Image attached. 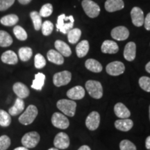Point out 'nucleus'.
<instances>
[{
  "label": "nucleus",
  "mask_w": 150,
  "mask_h": 150,
  "mask_svg": "<svg viewBox=\"0 0 150 150\" xmlns=\"http://www.w3.org/2000/svg\"><path fill=\"white\" fill-rule=\"evenodd\" d=\"M144 25H145V28L147 31H150V13L147 15V16L145 18Z\"/></svg>",
  "instance_id": "nucleus-42"
},
{
  "label": "nucleus",
  "mask_w": 150,
  "mask_h": 150,
  "mask_svg": "<svg viewBox=\"0 0 150 150\" xmlns=\"http://www.w3.org/2000/svg\"><path fill=\"white\" fill-rule=\"evenodd\" d=\"M1 59L3 63L9 65H16L18 62V56L13 51H11V50H8L3 53Z\"/></svg>",
  "instance_id": "nucleus-24"
},
{
  "label": "nucleus",
  "mask_w": 150,
  "mask_h": 150,
  "mask_svg": "<svg viewBox=\"0 0 150 150\" xmlns=\"http://www.w3.org/2000/svg\"><path fill=\"white\" fill-rule=\"evenodd\" d=\"M78 150H91V147L88 145H83L81 147H80L79 148Z\"/></svg>",
  "instance_id": "nucleus-45"
},
{
  "label": "nucleus",
  "mask_w": 150,
  "mask_h": 150,
  "mask_svg": "<svg viewBox=\"0 0 150 150\" xmlns=\"http://www.w3.org/2000/svg\"><path fill=\"white\" fill-rule=\"evenodd\" d=\"M40 140V135L36 131H31L24 135L22 138L21 142L23 147L31 149L34 148L39 143Z\"/></svg>",
  "instance_id": "nucleus-5"
},
{
  "label": "nucleus",
  "mask_w": 150,
  "mask_h": 150,
  "mask_svg": "<svg viewBox=\"0 0 150 150\" xmlns=\"http://www.w3.org/2000/svg\"><path fill=\"white\" fill-rule=\"evenodd\" d=\"M56 106L65 115L74 117L76 112V103L73 100L63 99H60L56 103Z\"/></svg>",
  "instance_id": "nucleus-2"
},
{
  "label": "nucleus",
  "mask_w": 150,
  "mask_h": 150,
  "mask_svg": "<svg viewBox=\"0 0 150 150\" xmlns=\"http://www.w3.org/2000/svg\"><path fill=\"white\" fill-rule=\"evenodd\" d=\"M11 145V139L6 135L0 136V150H6Z\"/></svg>",
  "instance_id": "nucleus-40"
},
{
  "label": "nucleus",
  "mask_w": 150,
  "mask_h": 150,
  "mask_svg": "<svg viewBox=\"0 0 150 150\" xmlns=\"http://www.w3.org/2000/svg\"><path fill=\"white\" fill-rule=\"evenodd\" d=\"M41 29H42V33L44 35H50L52 33L54 29V24L52 23V22L47 20L45 21L42 24L41 27Z\"/></svg>",
  "instance_id": "nucleus-35"
},
{
  "label": "nucleus",
  "mask_w": 150,
  "mask_h": 150,
  "mask_svg": "<svg viewBox=\"0 0 150 150\" xmlns=\"http://www.w3.org/2000/svg\"><path fill=\"white\" fill-rule=\"evenodd\" d=\"M89 51V42L88 40H82L76 47V55L79 58H83L87 55Z\"/></svg>",
  "instance_id": "nucleus-26"
},
{
  "label": "nucleus",
  "mask_w": 150,
  "mask_h": 150,
  "mask_svg": "<svg viewBox=\"0 0 150 150\" xmlns=\"http://www.w3.org/2000/svg\"><path fill=\"white\" fill-rule=\"evenodd\" d=\"M38 110L34 105H29L23 113L19 117V122L24 125H31L37 117Z\"/></svg>",
  "instance_id": "nucleus-4"
},
{
  "label": "nucleus",
  "mask_w": 150,
  "mask_h": 150,
  "mask_svg": "<svg viewBox=\"0 0 150 150\" xmlns=\"http://www.w3.org/2000/svg\"><path fill=\"white\" fill-rule=\"evenodd\" d=\"M100 124V115L98 112L93 111L88 115L86 120V126L89 130L95 131Z\"/></svg>",
  "instance_id": "nucleus-11"
},
{
  "label": "nucleus",
  "mask_w": 150,
  "mask_h": 150,
  "mask_svg": "<svg viewBox=\"0 0 150 150\" xmlns=\"http://www.w3.org/2000/svg\"><path fill=\"white\" fill-rule=\"evenodd\" d=\"M53 12V6L51 4H46L43 5L42 8H40L39 14L41 17H44V18H47V17L50 16Z\"/></svg>",
  "instance_id": "nucleus-36"
},
{
  "label": "nucleus",
  "mask_w": 150,
  "mask_h": 150,
  "mask_svg": "<svg viewBox=\"0 0 150 150\" xmlns=\"http://www.w3.org/2000/svg\"><path fill=\"white\" fill-rule=\"evenodd\" d=\"M13 150H29V149L24 147H18L16 148V149H14Z\"/></svg>",
  "instance_id": "nucleus-47"
},
{
  "label": "nucleus",
  "mask_w": 150,
  "mask_h": 150,
  "mask_svg": "<svg viewBox=\"0 0 150 150\" xmlns=\"http://www.w3.org/2000/svg\"><path fill=\"white\" fill-rule=\"evenodd\" d=\"M71 79H72V74L67 70L56 73L53 76L54 84L56 87L67 85L70 83Z\"/></svg>",
  "instance_id": "nucleus-8"
},
{
  "label": "nucleus",
  "mask_w": 150,
  "mask_h": 150,
  "mask_svg": "<svg viewBox=\"0 0 150 150\" xmlns=\"http://www.w3.org/2000/svg\"><path fill=\"white\" fill-rule=\"evenodd\" d=\"M85 66L88 70L95 73L102 72L103 69L102 64L97 60L93 59H88L85 63Z\"/></svg>",
  "instance_id": "nucleus-25"
},
{
  "label": "nucleus",
  "mask_w": 150,
  "mask_h": 150,
  "mask_svg": "<svg viewBox=\"0 0 150 150\" xmlns=\"http://www.w3.org/2000/svg\"><path fill=\"white\" fill-rule=\"evenodd\" d=\"M24 106H25V104H24L23 99L18 97V98L16 99V102H15L13 106L9 108L8 113L10 114L11 116L18 115L23 111L24 109Z\"/></svg>",
  "instance_id": "nucleus-22"
},
{
  "label": "nucleus",
  "mask_w": 150,
  "mask_h": 150,
  "mask_svg": "<svg viewBox=\"0 0 150 150\" xmlns=\"http://www.w3.org/2000/svg\"><path fill=\"white\" fill-rule=\"evenodd\" d=\"M47 57L49 61L56 65H63L64 63V58L59 52L54 50H50L47 52Z\"/></svg>",
  "instance_id": "nucleus-23"
},
{
  "label": "nucleus",
  "mask_w": 150,
  "mask_h": 150,
  "mask_svg": "<svg viewBox=\"0 0 150 150\" xmlns=\"http://www.w3.org/2000/svg\"><path fill=\"white\" fill-rule=\"evenodd\" d=\"M149 120H150V105H149Z\"/></svg>",
  "instance_id": "nucleus-49"
},
{
  "label": "nucleus",
  "mask_w": 150,
  "mask_h": 150,
  "mask_svg": "<svg viewBox=\"0 0 150 150\" xmlns=\"http://www.w3.org/2000/svg\"><path fill=\"white\" fill-rule=\"evenodd\" d=\"M114 112L115 115L120 119H126L130 117L131 112L122 103H117L114 106Z\"/></svg>",
  "instance_id": "nucleus-18"
},
{
  "label": "nucleus",
  "mask_w": 150,
  "mask_h": 150,
  "mask_svg": "<svg viewBox=\"0 0 150 150\" xmlns=\"http://www.w3.org/2000/svg\"><path fill=\"white\" fill-rule=\"evenodd\" d=\"M110 35L112 38L116 40H125L129 36V31L127 27L120 26V27H116L112 29Z\"/></svg>",
  "instance_id": "nucleus-13"
},
{
  "label": "nucleus",
  "mask_w": 150,
  "mask_h": 150,
  "mask_svg": "<svg viewBox=\"0 0 150 150\" xmlns=\"http://www.w3.org/2000/svg\"><path fill=\"white\" fill-rule=\"evenodd\" d=\"M133 126H134V122L131 119H129V118L117 120L115 122V128L117 130L124 131V132L131 130Z\"/></svg>",
  "instance_id": "nucleus-20"
},
{
  "label": "nucleus",
  "mask_w": 150,
  "mask_h": 150,
  "mask_svg": "<svg viewBox=\"0 0 150 150\" xmlns=\"http://www.w3.org/2000/svg\"><path fill=\"white\" fill-rule=\"evenodd\" d=\"M19 57L22 61H27L31 59L33 55V52L30 47H23L19 50L18 52Z\"/></svg>",
  "instance_id": "nucleus-31"
},
{
  "label": "nucleus",
  "mask_w": 150,
  "mask_h": 150,
  "mask_svg": "<svg viewBox=\"0 0 150 150\" xmlns=\"http://www.w3.org/2000/svg\"><path fill=\"white\" fill-rule=\"evenodd\" d=\"M131 17L133 24L136 27H140L144 24V13L143 11L139 7H134L131 11Z\"/></svg>",
  "instance_id": "nucleus-12"
},
{
  "label": "nucleus",
  "mask_w": 150,
  "mask_h": 150,
  "mask_svg": "<svg viewBox=\"0 0 150 150\" xmlns=\"http://www.w3.org/2000/svg\"><path fill=\"white\" fill-rule=\"evenodd\" d=\"M125 70V66L120 61H113L110 63L106 67V71L111 76H119L123 74Z\"/></svg>",
  "instance_id": "nucleus-10"
},
{
  "label": "nucleus",
  "mask_w": 150,
  "mask_h": 150,
  "mask_svg": "<svg viewBox=\"0 0 150 150\" xmlns=\"http://www.w3.org/2000/svg\"><path fill=\"white\" fill-rule=\"evenodd\" d=\"M124 7L125 4L122 0H106L105 2V9L110 13L122 10Z\"/></svg>",
  "instance_id": "nucleus-17"
},
{
  "label": "nucleus",
  "mask_w": 150,
  "mask_h": 150,
  "mask_svg": "<svg viewBox=\"0 0 150 150\" xmlns=\"http://www.w3.org/2000/svg\"><path fill=\"white\" fill-rule=\"evenodd\" d=\"M13 90L16 95H17L19 98L25 99L29 97L30 91L29 89L25 84L20 83V82H17L13 86Z\"/></svg>",
  "instance_id": "nucleus-15"
},
{
  "label": "nucleus",
  "mask_w": 150,
  "mask_h": 150,
  "mask_svg": "<svg viewBox=\"0 0 150 150\" xmlns=\"http://www.w3.org/2000/svg\"><path fill=\"white\" fill-rule=\"evenodd\" d=\"M67 96L72 100H79L85 97V89L81 86H74L67 92Z\"/></svg>",
  "instance_id": "nucleus-14"
},
{
  "label": "nucleus",
  "mask_w": 150,
  "mask_h": 150,
  "mask_svg": "<svg viewBox=\"0 0 150 150\" xmlns=\"http://www.w3.org/2000/svg\"><path fill=\"white\" fill-rule=\"evenodd\" d=\"M139 86L146 92L150 93V78L148 76H142L139 79Z\"/></svg>",
  "instance_id": "nucleus-38"
},
{
  "label": "nucleus",
  "mask_w": 150,
  "mask_h": 150,
  "mask_svg": "<svg viewBox=\"0 0 150 150\" xmlns=\"http://www.w3.org/2000/svg\"><path fill=\"white\" fill-rule=\"evenodd\" d=\"M145 70L148 73H149V74H150V61L149 62V63H147V64L146 65Z\"/></svg>",
  "instance_id": "nucleus-46"
},
{
  "label": "nucleus",
  "mask_w": 150,
  "mask_h": 150,
  "mask_svg": "<svg viewBox=\"0 0 150 150\" xmlns=\"http://www.w3.org/2000/svg\"><path fill=\"white\" fill-rule=\"evenodd\" d=\"M48 150H59V149H57V148L56 147H52L50 148V149H49Z\"/></svg>",
  "instance_id": "nucleus-48"
},
{
  "label": "nucleus",
  "mask_w": 150,
  "mask_h": 150,
  "mask_svg": "<svg viewBox=\"0 0 150 150\" xmlns=\"http://www.w3.org/2000/svg\"><path fill=\"white\" fill-rule=\"evenodd\" d=\"M70 138L68 135L64 132H60L55 136L54 145L59 149H65L70 146Z\"/></svg>",
  "instance_id": "nucleus-9"
},
{
  "label": "nucleus",
  "mask_w": 150,
  "mask_h": 150,
  "mask_svg": "<svg viewBox=\"0 0 150 150\" xmlns=\"http://www.w3.org/2000/svg\"><path fill=\"white\" fill-rule=\"evenodd\" d=\"M120 150H137L136 145L129 140H123L120 143Z\"/></svg>",
  "instance_id": "nucleus-39"
},
{
  "label": "nucleus",
  "mask_w": 150,
  "mask_h": 150,
  "mask_svg": "<svg viewBox=\"0 0 150 150\" xmlns=\"http://www.w3.org/2000/svg\"><path fill=\"white\" fill-rule=\"evenodd\" d=\"M34 65L35 68L42 69L46 65V60L42 54H37L34 58Z\"/></svg>",
  "instance_id": "nucleus-37"
},
{
  "label": "nucleus",
  "mask_w": 150,
  "mask_h": 150,
  "mask_svg": "<svg viewBox=\"0 0 150 150\" xmlns=\"http://www.w3.org/2000/svg\"><path fill=\"white\" fill-rule=\"evenodd\" d=\"M13 38L8 33L5 31H0V47H6L11 45Z\"/></svg>",
  "instance_id": "nucleus-30"
},
{
  "label": "nucleus",
  "mask_w": 150,
  "mask_h": 150,
  "mask_svg": "<svg viewBox=\"0 0 150 150\" xmlns=\"http://www.w3.org/2000/svg\"><path fill=\"white\" fill-rule=\"evenodd\" d=\"M45 81V75L41 72L38 73L35 75V79L31 84V88L36 91H41L44 86Z\"/></svg>",
  "instance_id": "nucleus-27"
},
{
  "label": "nucleus",
  "mask_w": 150,
  "mask_h": 150,
  "mask_svg": "<svg viewBox=\"0 0 150 150\" xmlns=\"http://www.w3.org/2000/svg\"><path fill=\"white\" fill-rule=\"evenodd\" d=\"M145 147L147 148V149L150 150V136H148L147 138H146L145 140Z\"/></svg>",
  "instance_id": "nucleus-43"
},
{
  "label": "nucleus",
  "mask_w": 150,
  "mask_h": 150,
  "mask_svg": "<svg viewBox=\"0 0 150 150\" xmlns=\"http://www.w3.org/2000/svg\"><path fill=\"white\" fill-rule=\"evenodd\" d=\"M81 5L86 14L89 18H95L99 15L100 8L93 1H91V0H83Z\"/></svg>",
  "instance_id": "nucleus-6"
},
{
  "label": "nucleus",
  "mask_w": 150,
  "mask_h": 150,
  "mask_svg": "<svg viewBox=\"0 0 150 150\" xmlns=\"http://www.w3.org/2000/svg\"><path fill=\"white\" fill-rule=\"evenodd\" d=\"M101 50L104 54H116L119 51V47L115 42L112 40H105L101 47Z\"/></svg>",
  "instance_id": "nucleus-19"
},
{
  "label": "nucleus",
  "mask_w": 150,
  "mask_h": 150,
  "mask_svg": "<svg viewBox=\"0 0 150 150\" xmlns=\"http://www.w3.org/2000/svg\"><path fill=\"white\" fill-rule=\"evenodd\" d=\"M13 33L18 40H25L27 38V33L23 28L20 26H16L13 28Z\"/></svg>",
  "instance_id": "nucleus-34"
},
{
  "label": "nucleus",
  "mask_w": 150,
  "mask_h": 150,
  "mask_svg": "<svg viewBox=\"0 0 150 150\" xmlns=\"http://www.w3.org/2000/svg\"><path fill=\"white\" fill-rule=\"evenodd\" d=\"M30 17H31V20H32L33 26H34V29L36 31H39L42 27V18L40 16L38 12L37 11H32L30 13Z\"/></svg>",
  "instance_id": "nucleus-32"
},
{
  "label": "nucleus",
  "mask_w": 150,
  "mask_h": 150,
  "mask_svg": "<svg viewBox=\"0 0 150 150\" xmlns=\"http://www.w3.org/2000/svg\"><path fill=\"white\" fill-rule=\"evenodd\" d=\"M136 45L134 42L127 43L124 50V57L128 61H133L136 58Z\"/></svg>",
  "instance_id": "nucleus-16"
},
{
  "label": "nucleus",
  "mask_w": 150,
  "mask_h": 150,
  "mask_svg": "<svg viewBox=\"0 0 150 150\" xmlns=\"http://www.w3.org/2000/svg\"><path fill=\"white\" fill-rule=\"evenodd\" d=\"M86 89L90 96L94 99H101L103 96V88L100 82L95 80H88L86 83Z\"/></svg>",
  "instance_id": "nucleus-3"
},
{
  "label": "nucleus",
  "mask_w": 150,
  "mask_h": 150,
  "mask_svg": "<svg viewBox=\"0 0 150 150\" xmlns=\"http://www.w3.org/2000/svg\"><path fill=\"white\" fill-rule=\"evenodd\" d=\"M81 35V31L77 28L70 29L67 32V40L71 44H76L79 40Z\"/></svg>",
  "instance_id": "nucleus-28"
},
{
  "label": "nucleus",
  "mask_w": 150,
  "mask_h": 150,
  "mask_svg": "<svg viewBox=\"0 0 150 150\" xmlns=\"http://www.w3.org/2000/svg\"><path fill=\"white\" fill-rule=\"evenodd\" d=\"M32 0H18V1L22 5H26L29 4Z\"/></svg>",
  "instance_id": "nucleus-44"
},
{
  "label": "nucleus",
  "mask_w": 150,
  "mask_h": 150,
  "mask_svg": "<svg viewBox=\"0 0 150 150\" xmlns=\"http://www.w3.org/2000/svg\"><path fill=\"white\" fill-rule=\"evenodd\" d=\"M11 117L8 112L4 110H0V126L7 127L11 125Z\"/></svg>",
  "instance_id": "nucleus-33"
},
{
  "label": "nucleus",
  "mask_w": 150,
  "mask_h": 150,
  "mask_svg": "<svg viewBox=\"0 0 150 150\" xmlns=\"http://www.w3.org/2000/svg\"><path fill=\"white\" fill-rule=\"evenodd\" d=\"M19 21L18 17L15 14L7 15V16H4L3 18H1L0 22L4 26L7 27H11V26H14L18 23Z\"/></svg>",
  "instance_id": "nucleus-29"
},
{
  "label": "nucleus",
  "mask_w": 150,
  "mask_h": 150,
  "mask_svg": "<svg viewBox=\"0 0 150 150\" xmlns=\"http://www.w3.org/2000/svg\"><path fill=\"white\" fill-rule=\"evenodd\" d=\"M16 0H0V11H6L13 4Z\"/></svg>",
  "instance_id": "nucleus-41"
},
{
  "label": "nucleus",
  "mask_w": 150,
  "mask_h": 150,
  "mask_svg": "<svg viewBox=\"0 0 150 150\" xmlns=\"http://www.w3.org/2000/svg\"><path fill=\"white\" fill-rule=\"evenodd\" d=\"M54 46L57 50V52H59L63 56L69 57L72 54L70 47H69L68 45L63 42V41L57 40L54 43Z\"/></svg>",
  "instance_id": "nucleus-21"
},
{
  "label": "nucleus",
  "mask_w": 150,
  "mask_h": 150,
  "mask_svg": "<svg viewBox=\"0 0 150 150\" xmlns=\"http://www.w3.org/2000/svg\"><path fill=\"white\" fill-rule=\"evenodd\" d=\"M74 19L72 16L67 17L65 14H61L58 17L56 29L61 33H67L74 27Z\"/></svg>",
  "instance_id": "nucleus-1"
},
{
  "label": "nucleus",
  "mask_w": 150,
  "mask_h": 150,
  "mask_svg": "<svg viewBox=\"0 0 150 150\" xmlns=\"http://www.w3.org/2000/svg\"><path fill=\"white\" fill-rule=\"evenodd\" d=\"M52 123L54 127L58 129H66L70 126V121L64 114L56 112L52 115Z\"/></svg>",
  "instance_id": "nucleus-7"
}]
</instances>
